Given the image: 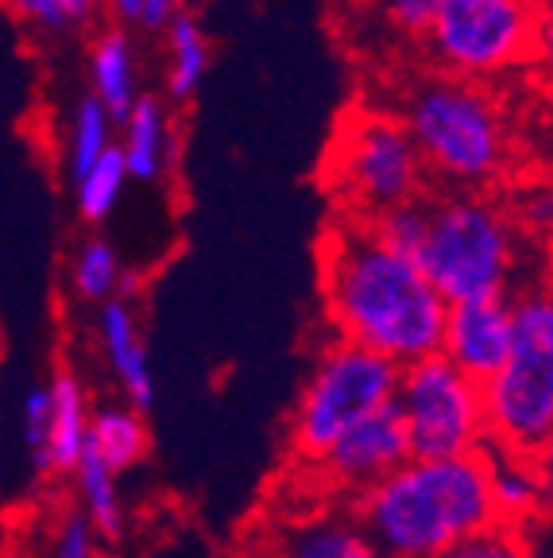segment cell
Wrapping results in <instances>:
<instances>
[{"label":"cell","instance_id":"1","mask_svg":"<svg viewBox=\"0 0 553 558\" xmlns=\"http://www.w3.org/2000/svg\"><path fill=\"white\" fill-rule=\"evenodd\" d=\"M321 299L333 333L395 365L441 349L445 295L415 256L398 253L360 218H341L321 241Z\"/></svg>","mask_w":553,"mask_h":558},{"label":"cell","instance_id":"2","mask_svg":"<svg viewBox=\"0 0 553 558\" xmlns=\"http://www.w3.org/2000/svg\"><path fill=\"white\" fill-rule=\"evenodd\" d=\"M356 520L388 558H438L500 523L484 453L415 458L356 493Z\"/></svg>","mask_w":553,"mask_h":558},{"label":"cell","instance_id":"3","mask_svg":"<svg viewBox=\"0 0 553 558\" xmlns=\"http://www.w3.org/2000/svg\"><path fill=\"white\" fill-rule=\"evenodd\" d=\"M395 113L415 136L430 183L445 191H492L515 163L503 101L484 82L422 70L407 82Z\"/></svg>","mask_w":553,"mask_h":558},{"label":"cell","instance_id":"4","mask_svg":"<svg viewBox=\"0 0 553 558\" xmlns=\"http://www.w3.org/2000/svg\"><path fill=\"white\" fill-rule=\"evenodd\" d=\"M530 241L511 202L492 191H445L430 194V226L415 260L445 303L515 295Z\"/></svg>","mask_w":553,"mask_h":558},{"label":"cell","instance_id":"5","mask_svg":"<svg viewBox=\"0 0 553 558\" xmlns=\"http://www.w3.org/2000/svg\"><path fill=\"white\" fill-rule=\"evenodd\" d=\"M325 186L345 218H376L380 209L426 194V163L395 109L353 105L325 151Z\"/></svg>","mask_w":553,"mask_h":558},{"label":"cell","instance_id":"6","mask_svg":"<svg viewBox=\"0 0 553 558\" xmlns=\"http://www.w3.org/2000/svg\"><path fill=\"white\" fill-rule=\"evenodd\" d=\"M515 333L500 373L484 380L492 442L534 458L553 430V283L538 279L511 295Z\"/></svg>","mask_w":553,"mask_h":558},{"label":"cell","instance_id":"7","mask_svg":"<svg viewBox=\"0 0 553 558\" xmlns=\"http://www.w3.org/2000/svg\"><path fill=\"white\" fill-rule=\"evenodd\" d=\"M430 70L468 82H507L530 70L534 0H441L422 35Z\"/></svg>","mask_w":553,"mask_h":558},{"label":"cell","instance_id":"8","mask_svg":"<svg viewBox=\"0 0 553 558\" xmlns=\"http://www.w3.org/2000/svg\"><path fill=\"white\" fill-rule=\"evenodd\" d=\"M398 373H403V365H395L376 349L333 338L314 361L303 396H298V408H294V450L318 462L353 423L395 400Z\"/></svg>","mask_w":553,"mask_h":558},{"label":"cell","instance_id":"9","mask_svg":"<svg viewBox=\"0 0 553 558\" xmlns=\"http://www.w3.org/2000/svg\"><path fill=\"white\" fill-rule=\"evenodd\" d=\"M395 403L415 458H465L480 453L492 438L484 384L465 376L441 353L403 365Z\"/></svg>","mask_w":553,"mask_h":558},{"label":"cell","instance_id":"10","mask_svg":"<svg viewBox=\"0 0 553 558\" xmlns=\"http://www.w3.org/2000/svg\"><path fill=\"white\" fill-rule=\"evenodd\" d=\"M407 458H410L407 423H403L398 403L391 400L388 408L364 415L360 423H353L337 442L329 446L318 458V470L325 481H333L337 488H348L356 497L360 488L388 477V473L398 470Z\"/></svg>","mask_w":553,"mask_h":558},{"label":"cell","instance_id":"11","mask_svg":"<svg viewBox=\"0 0 553 558\" xmlns=\"http://www.w3.org/2000/svg\"><path fill=\"white\" fill-rule=\"evenodd\" d=\"M511 333H515L511 295L465 299V303H450L445 311L438 353L450 357L465 376L484 384L500 373L511 349Z\"/></svg>","mask_w":553,"mask_h":558},{"label":"cell","instance_id":"12","mask_svg":"<svg viewBox=\"0 0 553 558\" xmlns=\"http://www.w3.org/2000/svg\"><path fill=\"white\" fill-rule=\"evenodd\" d=\"M97 341H101L105 361L113 368L128 403H136L139 411L151 408L156 380H151V361H147V341L144 330H139V314L128 295H113L101 303V311H97Z\"/></svg>","mask_w":553,"mask_h":558},{"label":"cell","instance_id":"13","mask_svg":"<svg viewBox=\"0 0 553 558\" xmlns=\"http://www.w3.org/2000/svg\"><path fill=\"white\" fill-rule=\"evenodd\" d=\"M121 136H116V148L128 167V179L136 183H159L167 171H171L174 156H179V140H174V121L167 101L151 94H139L132 101L128 113L116 121Z\"/></svg>","mask_w":553,"mask_h":558},{"label":"cell","instance_id":"14","mask_svg":"<svg viewBox=\"0 0 553 558\" xmlns=\"http://www.w3.org/2000/svg\"><path fill=\"white\" fill-rule=\"evenodd\" d=\"M51 392V427H47L44 473H62L66 477L89 446V396L82 380L70 368H59L47 384Z\"/></svg>","mask_w":553,"mask_h":558},{"label":"cell","instance_id":"15","mask_svg":"<svg viewBox=\"0 0 553 558\" xmlns=\"http://www.w3.org/2000/svg\"><path fill=\"white\" fill-rule=\"evenodd\" d=\"M279 558H388L356 512H321L298 520L279 539Z\"/></svg>","mask_w":553,"mask_h":558},{"label":"cell","instance_id":"16","mask_svg":"<svg viewBox=\"0 0 553 558\" xmlns=\"http://www.w3.org/2000/svg\"><path fill=\"white\" fill-rule=\"evenodd\" d=\"M89 94L101 97V105L116 121L139 97V54L121 24L101 32L89 44Z\"/></svg>","mask_w":553,"mask_h":558},{"label":"cell","instance_id":"17","mask_svg":"<svg viewBox=\"0 0 553 558\" xmlns=\"http://www.w3.org/2000/svg\"><path fill=\"white\" fill-rule=\"evenodd\" d=\"M480 453H484L488 485H492V505L500 523H519L530 512L545 508L542 473H538L530 453H515L507 446L492 442V438H488V446Z\"/></svg>","mask_w":553,"mask_h":558},{"label":"cell","instance_id":"18","mask_svg":"<svg viewBox=\"0 0 553 558\" xmlns=\"http://www.w3.org/2000/svg\"><path fill=\"white\" fill-rule=\"evenodd\" d=\"M167 35V97L191 101L209 74V39L198 16L179 9L163 27Z\"/></svg>","mask_w":553,"mask_h":558},{"label":"cell","instance_id":"19","mask_svg":"<svg viewBox=\"0 0 553 558\" xmlns=\"http://www.w3.org/2000/svg\"><path fill=\"white\" fill-rule=\"evenodd\" d=\"M89 450L116 473L132 470L147 453V423L136 403H101L89 411Z\"/></svg>","mask_w":553,"mask_h":558},{"label":"cell","instance_id":"20","mask_svg":"<svg viewBox=\"0 0 553 558\" xmlns=\"http://www.w3.org/2000/svg\"><path fill=\"white\" fill-rule=\"evenodd\" d=\"M116 144V117L101 105L97 94H82L66 117V140H62V167L66 174H82L97 156Z\"/></svg>","mask_w":553,"mask_h":558},{"label":"cell","instance_id":"21","mask_svg":"<svg viewBox=\"0 0 553 558\" xmlns=\"http://www.w3.org/2000/svg\"><path fill=\"white\" fill-rule=\"evenodd\" d=\"M74 488H78V508L89 515L101 539H121L124 532V505L121 488H116V470L105 465L94 450L86 446V453L78 458V465L70 470Z\"/></svg>","mask_w":553,"mask_h":558},{"label":"cell","instance_id":"22","mask_svg":"<svg viewBox=\"0 0 553 558\" xmlns=\"http://www.w3.org/2000/svg\"><path fill=\"white\" fill-rule=\"evenodd\" d=\"M70 183H74V206H78L82 221H89V226L105 221L116 209V202H121L124 186H128V167H124L121 148L113 144V148L105 151V156H97L86 171L74 174Z\"/></svg>","mask_w":553,"mask_h":558},{"label":"cell","instance_id":"23","mask_svg":"<svg viewBox=\"0 0 553 558\" xmlns=\"http://www.w3.org/2000/svg\"><path fill=\"white\" fill-rule=\"evenodd\" d=\"M121 253L105 236H86L78 244V253L70 256V288H74V295L101 306L105 299L121 295Z\"/></svg>","mask_w":553,"mask_h":558},{"label":"cell","instance_id":"24","mask_svg":"<svg viewBox=\"0 0 553 558\" xmlns=\"http://www.w3.org/2000/svg\"><path fill=\"white\" fill-rule=\"evenodd\" d=\"M372 233L380 241H388L391 248L407 256H418L426 241V226H430V194H418V198H407V202H395V206L380 209L376 218H368Z\"/></svg>","mask_w":553,"mask_h":558},{"label":"cell","instance_id":"25","mask_svg":"<svg viewBox=\"0 0 553 558\" xmlns=\"http://www.w3.org/2000/svg\"><path fill=\"white\" fill-rule=\"evenodd\" d=\"M368 4H372L376 20L395 35L398 44L418 47L441 0H368Z\"/></svg>","mask_w":553,"mask_h":558},{"label":"cell","instance_id":"26","mask_svg":"<svg viewBox=\"0 0 553 558\" xmlns=\"http://www.w3.org/2000/svg\"><path fill=\"white\" fill-rule=\"evenodd\" d=\"M47 558H101V532L82 508L59 515L47 539Z\"/></svg>","mask_w":553,"mask_h":558},{"label":"cell","instance_id":"27","mask_svg":"<svg viewBox=\"0 0 553 558\" xmlns=\"http://www.w3.org/2000/svg\"><path fill=\"white\" fill-rule=\"evenodd\" d=\"M47 427H51V392L47 388H32L24 396V408H20V430H24V446L32 453L35 473H44Z\"/></svg>","mask_w":553,"mask_h":558},{"label":"cell","instance_id":"28","mask_svg":"<svg viewBox=\"0 0 553 558\" xmlns=\"http://www.w3.org/2000/svg\"><path fill=\"white\" fill-rule=\"evenodd\" d=\"M438 558H527V555H523L519 539H515V532H511L507 523H492V527L468 535L465 543H457V547H450Z\"/></svg>","mask_w":553,"mask_h":558},{"label":"cell","instance_id":"29","mask_svg":"<svg viewBox=\"0 0 553 558\" xmlns=\"http://www.w3.org/2000/svg\"><path fill=\"white\" fill-rule=\"evenodd\" d=\"M530 74L553 97V0H534V47H530Z\"/></svg>","mask_w":553,"mask_h":558},{"label":"cell","instance_id":"30","mask_svg":"<svg viewBox=\"0 0 553 558\" xmlns=\"http://www.w3.org/2000/svg\"><path fill=\"white\" fill-rule=\"evenodd\" d=\"M507 527L515 532V539H519L527 558H553V505L538 508L527 520L507 523Z\"/></svg>","mask_w":553,"mask_h":558},{"label":"cell","instance_id":"31","mask_svg":"<svg viewBox=\"0 0 553 558\" xmlns=\"http://www.w3.org/2000/svg\"><path fill=\"white\" fill-rule=\"evenodd\" d=\"M0 9H9L16 20L32 27H44V32H66L74 27L70 12L62 9V0H0Z\"/></svg>","mask_w":553,"mask_h":558},{"label":"cell","instance_id":"32","mask_svg":"<svg viewBox=\"0 0 553 558\" xmlns=\"http://www.w3.org/2000/svg\"><path fill=\"white\" fill-rule=\"evenodd\" d=\"M101 9L116 20L121 27L139 24V12H144V0H101Z\"/></svg>","mask_w":553,"mask_h":558},{"label":"cell","instance_id":"33","mask_svg":"<svg viewBox=\"0 0 553 558\" xmlns=\"http://www.w3.org/2000/svg\"><path fill=\"white\" fill-rule=\"evenodd\" d=\"M534 465H538V473H542V485H545V505H553V430H550V438H545V442L538 446V453H534Z\"/></svg>","mask_w":553,"mask_h":558},{"label":"cell","instance_id":"34","mask_svg":"<svg viewBox=\"0 0 553 558\" xmlns=\"http://www.w3.org/2000/svg\"><path fill=\"white\" fill-rule=\"evenodd\" d=\"M62 9L70 12L74 24H89V20L101 12V0H62Z\"/></svg>","mask_w":553,"mask_h":558}]
</instances>
